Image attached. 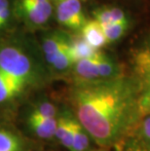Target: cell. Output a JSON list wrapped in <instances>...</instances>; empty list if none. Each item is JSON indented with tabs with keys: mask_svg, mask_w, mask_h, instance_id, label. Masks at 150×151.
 <instances>
[{
	"mask_svg": "<svg viewBox=\"0 0 150 151\" xmlns=\"http://www.w3.org/2000/svg\"><path fill=\"white\" fill-rule=\"evenodd\" d=\"M81 35L93 48L97 50L107 44L103 27L95 19L85 22V24L81 28Z\"/></svg>",
	"mask_w": 150,
	"mask_h": 151,
	"instance_id": "9",
	"label": "cell"
},
{
	"mask_svg": "<svg viewBox=\"0 0 150 151\" xmlns=\"http://www.w3.org/2000/svg\"><path fill=\"white\" fill-rule=\"evenodd\" d=\"M21 8L25 17L34 24H43L52 15L51 2H37L35 0H20Z\"/></svg>",
	"mask_w": 150,
	"mask_h": 151,
	"instance_id": "5",
	"label": "cell"
},
{
	"mask_svg": "<svg viewBox=\"0 0 150 151\" xmlns=\"http://www.w3.org/2000/svg\"><path fill=\"white\" fill-rule=\"evenodd\" d=\"M57 19L63 27L73 30H81L87 22L82 11L80 0H62L57 7Z\"/></svg>",
	"mask_w": 150,
	"mask_h": 151,
	"instance_id": "4",
	"label": "cell"
},
{
	"mask_svg": "<svg viewBox=\"0 0 150 151\" xmlns=\"http://www.w3.org/2000/svg\"><path fill=\"white\" fill-rule=\"evenodd\" d=\"M9 6L8 4V0H0V12H1L5 7Z\"/></svg>",
	"mask_w": 150,
	"mask_h": 151,
	"instance_id": "22",
	"label": "cell"
},
{
	"mask_svg": "<svg viewBox=\"0 0 150 151\" xmlns=\"http://www.w3.org/2000/svg\"><path fill=\"white\" fill-rule=\"evenodd\" d=\"M135 129V139L146 147L150 148V113L142 115Z\"/></svg>",
	"mask_w": 150,
	"mask_h": 151,
	"instance_id": "16",
	"label": "cell"
},
{
	"mask_svg": "<svg viewBox=\"0 0 150 151\" xmlns=\"http://www.w3.org/2000/svg\"><path fill=\"white\" fill-rule=\"evenodd\" d=\"M49 63L59 71H65V70L68 69L70 66L74 65V60L72 59L71 53H70L69 50V44L65 49H63L59 54H57L50 60Z\"/></svg>",
	"mask_w": 150,
	"mask_h": 151,
	"instance_id": "17",
	"label": "cell"
},
{
	"mask_svg": "<svg viewBox=\"0 0 150 151\" xmlns=\"http://www.w3.org/2000/svg\"><path fill=\"white\" fill-rule=\"evenodd\" d=\"M95 20L101 25H106L117 22H129L127 16L122 9L117 7H103L94 11Z\"/></svg>",
	"mask_w": 150,
	"mask_h": 151,
	"instance_id": "11",
	"label": "cell"
},
{
	"mask_svg": "<svg viewBox=\"0 0 150 151\" xmlns=\"http://www.w3.org/2000/svg\"><path fill=\"white\" fill-rule=\"evenodd\" d=\"M69 50L74 63L80 60L94 57L98 52L82 37V35L69 39Z\"/></svg>",
	"mask_w": 150,
	"mask_h": 151,
	"instance_id": "12",
	"label": "cell"
},
{
	"mask_svg": "<svg viewBox=\"0 0 150 151\" xmlns=\"http://www.w3.org/2000/svg\"><path fill=\"white\" fill-rule=\"evenodd\" d=\"M123 151H150V148L142 145L136 139H133L127 141L126 144L124 145Z\"/></svg>",
	"mask_w": 150,
	"mask_h": 151,
	"instance_id": "20",
	"label": "cell"
},
{
	"mask_svg": "<svg viewBox=\"0 0 150 151\" xmlns=\"http://www.w3.org/2000/svg\"><path fill=\"white\" fill-rule=\"evenodd\" d=\"M70 95L76 119L103 148L123 141L142 116L135 77L77 81Z\"/></svg>",
	"mask_w": 150,
	"mask_h": 151,
	"instance_id": "1",
	"label": "cell"
},
{
	"mask_svg": "<svg viewBox=\"0 0 150 151\" xmlns=\"http://www.w3.org/2000/svg\"><path fill=\"white\" fill-rule=\"evenodd\" d=\"M29 115H32V116H36V117H42V118H56L57 108L51 102L44 101L37 104L31 110Z\"/></svg>",
	"mask_w": 150,
	"mask_h": 151,
	"instance_id": "19",
	"label": "cell"
},
{
	"mask_svg": "<svg viewBox=\"0 0 150 151\" xmlns=\"http://www.w3.org/2000/svg\"><path fill=\"white\" fill-rule=\"evenodd\" d=\"M0 151H24V142L16 134L0 129Z\"/></svg>",
	"mask_w": 150,
	"mask_h": 151,
	"instance_id": "14",
	"label": "cell"
},
{
	"mask_svg": "<svg viewBox=\"0 0 150 151\" xmlns=\"http://www.w3.org/2000/svg\"><path fill=\"white\" fill-rule=\"evenodd\" d=\"M100 151H106V150H100Z\"/></svg>",
	"mask_w": 150,
	"mask_h": 151,
	"instance_id": "24",
	"label": "cell"
},
{
	"mask_svg": "<svg viewBox=\"0 0 150 151\" xmlns=\"http://www.w3.org/2000/svg\"><path fill=\"white\" fill-rule=\"evenodd\" d=\"M9 17H10V9H9V6H7L0 12V29L6 24Z\"/></svg>",
	"mask_w": 150,
	"mask_h": 151,
	"instance_id": "21",
	"label": "cell"
},
{
	"mask_svg": "<svg viewBox=\"0 0 150 151\" xmlns=\"http://www.w3.org/2000/svg\"><path fill=\"white\" fill-rule=\"evenodd\" d=\"M100 53V52H98L94 57L78 60L73 65L75 75L79 82H91L100 80L98 67V60Z\"/></svg>",
	"mask_w": 150,
	"mask_h": 151,
	"instance_id": "8",
	"label": "cell"
},
{
	"mask_svg": "<svg viewBox=\"0 0 150 151\" xmlns=\"http://www.w3.org/2000/svg\"><path fill=\"white\" fill-rule=\"evenodd\" d=\"M27 83L0 68V104L17 98L24 92Z\"/></svg>",
	"mask_w": 150,
	"mask_h": 151,
	"instance_id": "6",
	"label": "cell"
},
{
	"mask_svg": "<svg viewBox=\"0 0 150 151\" xmlns=\"http://www.w3.org/2000/svg\"><path fill=\"white\" fill-rule=\"evenodd\" d=\"M0 68L6 73L28 84L32 77L30 60L16 47H4L0 50Z\"/></svg>",
	"mask_w": 150,
	"mask_h": 151,
	"instance_id": "2",
	"label": "cell"
},
{
	"mask_svg": "<svg viewBox=\"0 0 150 151\" xmlns=\"http://www.w3.org/2000/svg\"><path fill=\"white\" fill-rule=\"evenodd\" d=\"M77 119L68 113L60 115L57 118V128L55 137L65 148L70 149Z\"/></svg>",
	"mask_w": 150,
	"mask_h": 151,
	"instance_id": "7",
	"label": "cell"
},
{
	"mask_svg": "<svg viewBox=\"0 0 150 151\" xmlns=\"http://www.w3.org/2000/svg\"><path fill=\"white\" fill-rule=\"evenodd\" d=\"M91 137L84 129V127L77 120L74 134H73L72 144L70 151H89L91 148Z\"/></svg>",
	"mask_w": 150,
	"mask_h": 151,
	"instance_id": "15",
	"label": "cell"
},
{
	"mask_svg": "<svg viewBox=\"0 0 150 151\" xmlns=\"http://www.w3.org/2000/svg\"><path fill=\"white\" fill-rule=\"evenodd\" d=\"M135 78L139 86V105L142 115L150 113V52L142 49L133 57Z\"/></svg>",
	"mask_w": 150,
	"mask_h": 151,
	"instance_id": "3",
	"label": "cell"
},
{
	"mask_svg": "<svg viewBox=\"0 0 150 151\" xmlns=\"http://www.w3.org/2000/svg\"><path fill=\"white\" fill-rule=\"evenodd\" d=\"M128 24H129V22H117V24L101 25L104 35L106 37L107 43L114 42V41L120 39L128 29Z\"/></svg>",
	"mask_w": 150,
	"mask_h": 151,
	"instance_id": "18",
	"label": "cell"
},
{
	"mask_svg": "<svg viewBox=\"0 0 150 151\" xmlns=\"http://www.w3.org/2000/svg\"><path fill=\"white\" fill-rule=\"evenodd\" d=\"M69 44V39L65 38L62 35L54 34L47 37L43 41V52L45 54L47 62L49 63L57 54H59L60 51L65 49Z\"/></svg>",
	"mask_w": 150,
	"mask_h": 151,
	"instance_id": "13",
	"label": "cell"
},
{
	"mask_svg": "<svg viewBox=\"0 0 150 151\" xmlns=\"http://www.w3.org/2000/svg\"><path fill=\"white\" fill-rule=\"evenodd\" d=\"M145 49L150 52V37L147 39V44H146V48H145Z\"/></svg>",
	"mask_w": 150,
	"mask_h": 151,
	"instance_id": "23",
	"label": "cell"
},
{
	"mask_svg": "<svg viewBox=\"0 0 150 151\" xmlns=\"http://www.w3.org/2000/svg\"><path fill=\"white\" fill-rule=\"evenodd\" d=\"M27 124L38 137L49 139L55 137L57 128V117L42 118L29 115L27 119Z\"/></svg>",
	"mask_w": 150,
	"mask_h": 151,
	"instance_id": "10",
	"label": "cell"
}]
</instances>
